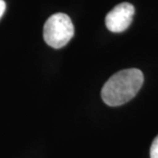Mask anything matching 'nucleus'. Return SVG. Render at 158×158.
<instances>
[{
  "label": "nucleus",
  "instance_id": "f257e3e1",
  "mask_svg": "<svg viewBox=\"0 0 158 158\" xmlns=\"http://www.w3.org/2000/svg\"><path fill=\"white\" fill-rule=\"evenodd\" d=\"M143 82V73L139 69L121 70L112 75L104 84L101 96L104 103L108 106H121L135 97Z\"/></svg>",
  "mask_w": 158,
  "mask_h": 158
},
{
  "label": "nucleus",
  "instance_id": "f03ea898",
  "mask_svg": "<svg viewBox=\"0 0 158 158\" xmlns=\"http://www.w3.org/2000/svg\"><path fill=\"white\" fill-rule=\"evenodd\" d=\"M74 36V25L67 15L59 12L47 19L43 27V39L52 48H62Z\"/></svg>",
  "mask_w": 158,
  "mask_h": 158
},
{
  "label": "nucleus",
  "instance_id": "7ed1b4c3",
  "mask_svg": "<svg viewBox=\"0 0 158 158\" xmlns=\"http://www.w3.org/2000/svg\"><path fill=\"white\" fill-rule=\"evenodd\" d=\"M135 15V6L129 2H122L116 5L106 15L105 23L109 31L121 33L131 24Z\"/></svg>",
  "mask_w": 158,
  "mask_h": 158
},
{
  "label": "nucleus",
  "instance_id": "20e7f679",
  "mask_svg": "<svg viewBox=\"0 0 158 158\" xmlns=\"http://www.w3.org/2000/svg\"><path fill=\"white\" fill-rule=\"evenodd\" d=\"M150 157L151 158H158V135L154 139L152 145L150 148Z\"/></svg>",
  "mask_w": 158,
  "mask_h": 158
},
{
  "label": "nucleus",
  "instance_id": "39448f33",
  "mask_svg": "<svg viewBox=\"0 0 158 158\" xmlns=\"http://www.w3.org/2000/svg\"><path fill=\"white\" fill-rule=\"evenodd\" d=\"M5 8H6V3L4 0H0V19L2 18L3 14L5 11Z\"/></svg>",
  "mask_w": 158,
  "mask_h": 158
}]
</instances>
